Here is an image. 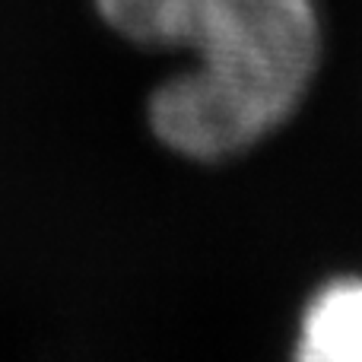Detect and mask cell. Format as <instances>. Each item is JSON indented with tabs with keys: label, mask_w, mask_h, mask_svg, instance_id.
Here are the masks:
<instances>
[{
	"label": "cell",
	"mask_w": 362,
	"mask_h": 362,
	"mask_svg": "<svg viewBox=\"0 0 362 362\" xmlns=\"http://www.w3.org/2000/svg\"><path fill=\"white\" fill-rule=\"evenodd\" d=\"M197 70L150 99L153 134L187 159L245 153L293 115L318 61L312 0H194Z\"/></svg>",
	"instance_id": "1"
},
{
	"label": "cell",
	"mask_w": 362,
	"mask_h": 362,
	"mask_svg": "<svg viewBox=\"0 0 362 362\" xmlns=\"http://www.w3.org/2000/svg\"><path fill=\"white\" fill-rule=\"evenodd\" d=\"M305 362H362V283L340 280L312 299L299 334Z\"/></svg>",
	"instance_id": "2"
},
{
	"label": "cell",
	"mask_w": 362,
	"mask_h": 362,
	"mask_svg": "<svg viewBox=\"0 0 362 362\" xmlns=\"http://www.w3.org/2000/svg\"><path fill=\"white\" fill-rule=\"evenodd\" d=\"M102 19L124 38L146 48L185 45L194 0H95Z\"/></svg>",
	"instance_id": "3"
}]
</instances>
